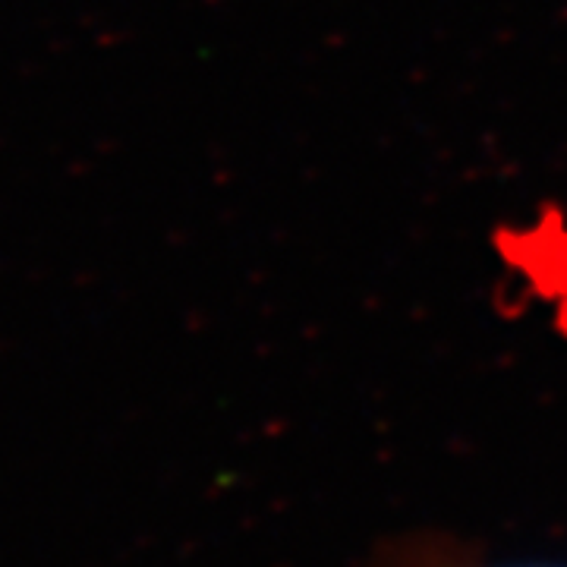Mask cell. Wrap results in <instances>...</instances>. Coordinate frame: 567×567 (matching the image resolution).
<instances>
[{
	"label": "cell",
	"mask_w": 567,
	"mask_h": 567,
	"mask_svg": "<svg viewBox=\"0 0 567 567\" xmlns=\"http://www.w3.org/2000/svg\"><path fill=\"white\" fill-rule=\"evenodd\" d=\"M375 567H565V565H533V561H492L476 548L454 546L442 539H410L401 546L382 551Z\"/></svg>",
	"instance_id": "obj_1"
}]
</instances>
